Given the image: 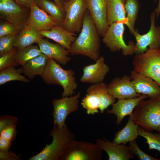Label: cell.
I'll return each instance as SVG.
<instances>
[{
    "mask_svg": "<svg viewBox=\"0 0 160 160\" xmlns=\"http://www.w3.org/2000/svg\"><path fill=\"white\" fill-rule=\"evenodd\" d=\"M75 75L72 70H65L54 60L49 58L41 77L47 84L61 86L63 89L62 96L64 97L72 96L75 94L77 87Z\"/></svg>",
    "mask_w": 160,
    "mask_h": 160,
    "instance_id": "4",
    "label": "cell"
},
{
    "mask_svg": "<svg viewBox=\"0 0 160 160\" xmlns=\"http://www.w3.org/2000/svg\"><path fill=\"white\" fill-rule=\"evenodd\" d=\"M108 87L109 93L118 100L134 98L142 95L136 92L131 78L126 75L115 78Z\"/></svg>",
    "mask_w": 160,
    "mask_h": 160,
    "instance_id": "12",
    "label": "cell"
},
{
    "mask_svg": "<svg viewBox=\"0 0 160 160\" xmlns=\"http://www.w3.org/2000/svg\"><path fill=\"white\" fill-rule=\"evenodd\" d=\"M95 61L83 68V73L80 79L81 82L93 84L103 82L109 71V67L105 63L103 56H100Z\"/></svg>",
    "mask_w": 160,
    "mask_h": 160,
    "instance_id": "14",
    "label": "cell"
},
{
    "mask_svg": "<svg viewBox=\"0 0 160 160\" xmlns=\"http://www.w3.org/2000/svg\"><path fill=\"white\" fill-rule=\"evenodd\" d=\"M148 97L146 95L142 94L134 98L118 100L117 102L112 105L111 109L107 110V113L116 116V124L119 125L126 116L132 115L133 110L140 100Z\"/></svg>",
    "mask_w": 160,
    "mask_h": 160,
    "instance_id": "19",
    "label": "cell"
},
{
    "mask_svg": "<svg viewBox=\"0 0 160 160\" xmlns=\"http://www.w3.org/2000/svg\"><path fill=\"white\" fill-rule=\"evenodd\" d=\"M130 77L137 93L146 95L150 98L160 95V87L152 79L140 74L134 70L131 71Z\"/></svg>",
    "mask_w": 160,
    "mask_h": 160,
    "instance_id": "15",
    "label": "cell"
},
{
    "mask_svg": "<svg viewBox=\"0 0 160 160\" xmlns=\"http://www.w3.org/2000/svg\"><path fill=\"white\" fill-rule=\"evenodd\" d=\"M124 6L128 20V27L133 34L135 30L134 25L137 16L139 4L137 0H126Z\"/></svg>",
    "mask_w": 160,
    "mask_h": 160,
    "instance_id": "29",
    "label": "cell"
},
{
    "mask_svg": "<svg viewBox=\"0 0 160 160\" xmlns=\"http://www.w3.org/2000/svg\"><path fill=\"white\" fill-rule=\"evenodd\" d=\"M22 29L19 27L7 21H1L0 38L9 35L18 33Z\"/></svg>",
    "mask_w": 160,
    "mask_h": 160,
    "instance_id": "33",
    "label": "cell"
},
{
    "mask_svg": "<svg viewBox=\"0 0 160 160\" xmlns=\"http://www.w3.org/2000/svg\"><path fill=\"white\" fill-rule=\"evenodd\" d=\"M87 94L82 100L81 104L86 110L88 115H93L98 112V109L100 106V102L99 97L95 93L86 92Z\"/></svg>",
    "mask_w": 160,
    "mask_h": 160,
    "instance_id": "30",
    "label": "cell"
},
{
    "mask_svg": "<svg viewBox=\"0 0 160 160\" xmlns=\"http://www.w3.org/2000/svg\"><path fill=\"white\" fill-rule=\"evenodd\" d=\"M60 7L63 8L65 0H53Z\"/></svg>",
    "mask_w": 160,
    "mask_h": 160,
    "instance_id": "42",
    "label": "cell"
},
{
    "mask_svg": "<svg viewBox=\"0 0 160 160\" xmlns=\"http://www.w3.org/2000/svg\"><path fill=\"white\" fill-rule=\"evenodd\" d=\"M20 157L10 150L6 151H0V159L4 160H19Z\"/></svg>",
    "mask_w": 160,
    "mask_h": 160,
    "instance_id": "38",
    "label": "cell"
},
{
    "mask_svg": "<svg viewBox=\"0 0 160 160\" xmlns=\"http://www.w3.org/2000/svg\"><path fill=\"white\" fill-rule=\"evenodd\" d=\"M16 50L14 49L12 52L0 56V71L12 66H17L15 60Z\"/></svg>",
    "mask_w": 160,
    "mask_h": 160,
    "instance_id": "34",
    "label": "cell"
},
{
    "mask_svg": "<svg viewBox=\"0 0 160 160\" xmlns=\"http://www.w3.org/2000/svg\"><path fill=\"white\" fill-rule=\"evenodd\" d=\"M17 131L16 126H13L5 128L0 132V137L12 141L15 138Z\"/></svg>",
    "mask_w": 160,
    "mask_h": 160,
    "instance_id": "37",
    "label": "cell"
},
{
    "mask_svg": "<svg viewBox=\"0 0 160 160\" xmlns=\"http://www.w3.org/2000/svg\"><path fill=\"white\" fill-rule=\"evenodd\" d=\"M80 95V93L79 92L73 96L52 100L54 125H56L59 128H61L65 124V122L68 116L78 110Z\"/></svg>",
    "mask_w": 160,
    "mask_h": 160,
    "instance_id": "9",
    "label": "cell"
},
{
    "mask_svg": "<svg viewBox=\"0 0 160 160\" xmlns=\"http://www.w3.org/2000/svg\"><path fill=\"white\" fill-rule=\"evenodd\" d=\"M57 25L50 15L40 9L34 2L33 4L30 8L25 25L31 26L40 31L50 30Z\"/></svg>",
    "mask_w": 160,
    "mask_h": 160,
    "instance_id": "16",
    "label": "cell"
},
{
    "mask_svg": "<svg viewBox=\"0 0 160 160\" xmlns=\"http://www.w3.org/2000/svg\"><path fill=\"white\" fill-rule=\"evenodd\" d=\"M87 92L94 93L99 97L100 102L99 109L101 114L109 106L115 103V98L109 93L108 85L103 82L92 84L87 88Z\"/></svg>",
    "mask_w": 160,
    "mask_h": 160,
    "instance_id": "26",
    "label": "cell"
},
{
    "mask_svg": "<svg viewBox=\"0 0 160 160\" xmlns=\"http://www.w3.org/2000/svg\"><path fill=\"white\" fill-rule=\"evenodd\" d=\"M43 37L39 31L31 26L25 25L18 33L14 47L20 49L35 43L38 44L43 39Z\"/></svg>",
    "mask_w": 160,
    "mask_h": 160,
    "instance_id": "22",
    "label": "cell"
},
{
    "mask_svg": "<svg viewBox=\"0 0 160 160\" xmlns=\"http://www.w3.org/2000/svg\"><path fill=\"white\" fill-rule=\"evenodd\" d=\"M106 1L107 22L109 26L115 22H121L128 27L124 3L120 0Z\"/></svg>",
    "mask_w": 160,
    "mask_h": 160,
    "instance_id": "21",
    "label": "cell"
},
{
    "mask_svg": "<svg viewBox=\"0 0 160 160\" xmlns=\"http://www.w3.org/2000/svg\"><path fill=\"white\" fill-rule=\"evenodd\" d=\"M96 143L107 154L109 160H129L133 158L130 146L111 142L105 139L96 140Z\"/></svg>",
    "mask_w": 160,
    "mask_h": 160,
    "instance_id": "17",
    "label": "cell"
},
{
    "mask_svg": "<svg viewBox=\"0 0 160 160\" xmlns=\"http://www.w3.org/2000/svg\"><path fill=\"white\" fill-rule=\"evenodd\" d=\"M38 44L42 53L48 59L52 58L59 64L65 65L71 60L68 50L59 44L43 39Z\"/></svg>",
    "mask_w": 160,
    "mask_h": 160,
    "instance_id": "18",
    "label": "cell"
},
{
    "mask_svg": "<svg viewBox=\"0 0 160 160\" xmlns=\"http://www.w3.org/2000/svg\"><path fill=\"white\" fill-rule=\"evenodd\" d=\"M12 141L0 137V151H6L10 150Z\"/></svg>",
    "mask_w": 160,
    "mask_h": 160,
    "instance_id": "39",
    "label": "cell"
},
{
    "mask_svg": "<svg viewBox=\"0 0 160 160\" xmlns=\"http://www.w3.org/2000/svg\"><path fill=\"white\" fill-rule=\"evenodd\" d=\"M18 119L15 116L5 115L0 118V132L10 127L16 126Z\"/></svg>",
    "mask_w": 160,
    "mask_h": 160,
    "instance_id": "36",
    "label": "cell"
},
{
    "mask_svg": "<svg viewBox=\"0 0 160 160\" xmlns=\"http://www.w3.org/2000/svg\"><path fill=\"white\" fill-rule=\"evenodd\" d=\"M15 66H12L0 71V85L13 81H18L26 83L29 81V80L26 78V76L21 74L23 73L22 68L15 69Z\"/></svg>",
    "mask_w": 160,
    "mask_h": 160,
    "instance_id": "28",
    "label": "cell"
},
{
    "mask_svg": "<svg viewBox=\"0 0 160 160\" xmlns=\"http://www.w3.org/2000/svg\"><path fill=\"white\" fill-rule=\"evenodd\" d=\"M48 59L44 54L42 53L29 60L22 66L23 73L31 79L36 75L41 76L46 67Z\"/></svg>",
    "mask_w": 160,
    "mask_h": 160,
    "instance_id": "23",
    "label": "cell"
},
{
    "mask_svg": "<svg viewBox=\"0 0 160 160\" xmlns=\"http://www.w3.org/2000/svg\"><path fill=\"white\" fill-rule=\"evenodd\" d=\"M17 3L22 7L30 9V7L34 2V0H14Z\"/></svg>",
    "mask_w": 160,
    "mask_h": 160,
    "instance_id": "40",
    "label": "cell"
},
{
    "mask_svg": "<svg viewBox=\"0 0 160 160\" xmlns=\"http://www.w3.org/2000/svg\"><path fill=\"white\" fill-rule=\"evenodd\" d=\"M132 65L134 70L152 79L160 87V48H148L143 53L136 54Z\"/></svg>",
    "mask_w": 160,
    "mask_h": 160,
    "instance_id": "5",
    "label": "cell"
},
{
    "mask_svg": "<svg viewBox=\"0 0 160 160\" xmlns=\"http://www.w3.org/2000/svg\"><path fill=\"white\" fill-rule=\"evenodd\" d=\"M49 135L52 137L51 143L47 144L40 152L28 160H60L75 139V135L68 128L66 124L61 128L54 125Z\"/></svg>",
    "mask_w": 160,
    "mask_h": 160,
    "instance_id": "2",
    "label": "cell"
},
{
    "mask_svg": "<svg viewBox=\"0 0 160 160\" xmlns=\"http://www.w3.org/2000/svg\"><path fill=\"white\" fill-rule=\"evenodd\" d=\"M138 127L133 121L132 116H129L126 124L116 133L112 142L125 145L128 142L135 140L139 135Z\"/></svg>",
    "mask_w": 160,
    "mask_h": 160,
    "instance_id": "25",
    "label": "cell"
},
{
    "mask_svg": "<svg viewBox=\"0 0 160 160\" xmlns=\"http://www.w3.org/2000/svg\"><path fill=\"white\" fill-rule=\"evenodd\" d=\"M157 0H154V1L155 2L156 1H157Z\"/></svg>",
    "mask_w": 160,
    "mask_h": 160,
    "instance_id": "44",
    "label": "cell"
},
{
    "mask_svg": "<svg viewBox=\"0 0 160 160\" xmlns=\"http://www.w3.org/2000/svg\"><path fill=\"white\" fill-rule=\"evenodd\" d=\"M42 53L39 46L31 45L16 49L15 55V62L17 65H24L29 60Z\"/></svg>",
    "mask_w": 160,
    "mask_h": 160,
    "instance_id": "27",
    "label": "cell"
},
{
    "mask_svg": "<svg viewBox=\"0 0 160 160\" xmlns=\"http://www.w3.org/2000/svg\"><path fill=\"white\" fill-rule=\"evenodd\" d=\"M123 3H124L125 0H120Z\"/></svg>",
    "mask_w": 160,
    "mask_h": 160,
    "instance_id": "43",
    "label": "cell"
},
{
    "mask_svg": "<svg viewBox=\"0 0 160 160\" xmlns=\"http://www.w3.org/2000/svg\"><path fill=\"white\" fill-rule=\"evenodd\" d=\"M156 13V16L158 18L160 15V0H159V2L157 7L155 9L154 11Z\"/></svg>",
    "mask_w": 160,
    "mask_h": 160,
    "instance_id": "41",
    "label": "cell"
},
{
    "mask_svg": "<svg viewBox=\"0 0 160 160\" xmlns=\"http://www.w3.org/2000/svg\"><path fill=\"white\" fill-rule=\"evenodd\" d=\"M39 32L43 36L54 41L68 50L76 38L75 33L68 31L61 25H57L50 30Z\"/></svg>",
    "mask_w": 160,
    "mask_h": 160,
    "instance_id": "20",
    "label": "cell"
},
{
    "mask_svg": "<svg viewBox=\"0 0 160 160\" xmlns=\"http://www.w3.org/2000/svg\"><path fill=\"white\" fill-rule=\"evenodd\" d=\"M124 24L121 22H117L110 25L103 36L102 41L112 52L122 51L125 56L135 54V45L132 41L127 44L123 39Z\"/></svg>",
    "mask_w": 160,
    "mask_h": 160,
    "instance_id": "6",
    "label": "cell"
},
{
    "mask_svg": "<svg viewBox=\"0 0 160 160\" xmlns=\"http://www.w3.org/2000/svg\"><path fill=\"white\" fill-rule=\"evenodd\" d=\"M100 36L97 29L87 10L84 17L80 33L68 50L70 55H81L96 61L100 57Z\"/></svg>",
    "mask_w": 160,
    "mask_h": 160,
    "instance_id": "1",
    "label": "cell"
},
{
    "mask_svg": "<svg viewBox=\"0 0 160 160\" xmlns=\"http://www.w3.org/2000/svg\"><path fill=\"white\" fill-rule=\"evenodd\" d=\"M143 99L135 106L132 115L135 123L145 130L160 134V95Z\"/></svg>",
    "mask_w": 160,
    "mask_h": 160,
    "instance_id": "3",
    "label": "cell"
},
{
    "mask_svg": "<svg viewBox=\"0 0 160 160\" xmlns=\"http://www.w3.org/2000/svg\"><path fill=\"white\" fill-rule=\"evenodd\" d=\"M65 17L62 26L68 31L80 32L84 17L87 10L86 0H69L64 2Z\"/></svg>",
    "mask_w": 160,
    "mask_h": 160,
    "instance_id": "8",
    "label": "cell"
},
{
    "mask_svg": "<svg viewBox=\"0 0 160 160\" xmlns=\"http://www.w3.org/2000/svg\"><path fill=\"white\" fill-rule=\"evenodd\" d=\"M30 9L24 8L14 0H0V17L22 29L25 25Z\"/></svg>",
    "mask_w": 160,
    "mask_h": 160,
    "instance_id": "11",
    "label": "cell"
},
{
    "mask_svg": "<svg viewBox=\"0 0 160 160\" xmlns=\"http://www.w3.org/2000/svg\"><path fill=\"white\" fill-rule=\"evenodd\" d=\"M34 3L50 15L57 25L62 26L65 17V12L63 7L49 0H34Z\"/></svg>",
    "mask_w": 160,
    "mask_h": 160,
    "instance_id": "24",
    "label": "cell"
},
{
    "mask_svg": "<svg viewBox=\"0 0 160 160\" xmlns=\"http://www.w3.org/2000/svg\"><path fill=\"white\" fill-rule=\"evenodd\" d=\"M138 133L139 135L145 139L149 150L155 149L160 152V133L145 130L140 126L138 127Z\"/></svg>",
    "mask_w": 160,
    "mask_h": 160,
    "instance_id": "31",
    "label": "cell"
},
{
    "mask_svg": "<svg viewBox=\"0 0 160 160\" xmlns=\"http://www.w3.org/2000/svg\"><path fill=\"white\" fill-rule=\"evenodd\" d=\"M69 0H65V1H68Z\"/></svg>",
    "mask_w": 160,
    "mask_h": 160,
    "instance_id": "45",
    "label": "cell"
},
{
    "mask_svg": "<svg viewBox=\"0 0 160 160\" xmlns=\"http://www.w3.org/2000/svg\"><path fill=\"white\" fill-rule=\"evenodd\" d=\"M87 9L100 36H103L109 25L107 22L106 0H86Z\"/></svg>",
    "mask_w": 160,
    "mask_h": 160,
    "instance_id": "13",
    "label": "cell"
},
{
    "mask_svg": "<svg viewBox=\"0 0 160 160\" xmlns=\"http://www.w3.org/2000/svg\"><path fill=\"white\" fill-rule=\"evenodd\" d=\"M18 34H10L0 38V56L13 50L14 44Z\"/></svg>",
    "mask_w": 160,
    "mask_h": 160,
    "instance_id": "32",
    "label": "cell"
},
{
    "mask_svg": "<svg viewBox=\"0 0 160 160\" xmlns=\"http://www.w3.org/2000/svg\"><path fill=\"white\" fill-rule=\"evenodd\" d=\"M155 13L153 12L151 14V25L148 31L143 34H140L135 30L133 35L135 38L136 43L135 45V54L143 53L148 49L160 48V26H156Z\"/></svg>",
    "mask_w": 160,
    "mask_h": 160,
    "instance_id": "10",
    "label": "cell"
},
{
    "mask_svg": "<svg viewBox=\"0 0 160 160\" xmlns=\"http://www.w3.org/2000/svg\"><path fill=\"white\" fill-rule=\"evenodd\" d=\"M103 150L96 143L73 140L60 160H101Z\"/></svg>",
    "mask_w": 160,
    "mask_h": 160,
    "instance_id": "7",
    "label": "cell"
},
{
    "mask_svg": "<svg viewBox=\"0 0 160 160\" xmlns=\"http://www.w3.org/2000/svg\"><path fill=\"white\" fill-rule=\"evenodd\" d=\"M129 146L132 148L133 154L137 155L140 160H160L144 153L139 148L135 140L129 142Z\"/></svg>",
    "mask_w": 160,
    "mask_h": 160,
    "instance_id": "35",
    "label": "cell"
}]
</instances>
